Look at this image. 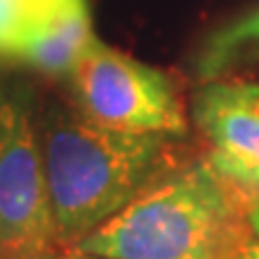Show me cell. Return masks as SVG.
Instances as JSON below:
<instances>
[{
	"mask_svg": "<svg viewBox=\"0 0 259 259\" xmlns=\"http://www.w3.org/2000/svg\"><path fill=\"white\" fill-rule=\"evenodd\" d=\"M247 223H250L252 238L259 240V194L250 199V206H247Z\"/></svg>",
	"mask_w": 259,
	"mask_h": 259,
	"instance_id": "10",
	"label": "cell"
},
{
	"mask_svg": "<svg viewBox=\"0 0 259 259\" xmlns=\"http://www.w3.org/2000/svg\"><path fill=\"white\" fill-rule=\"evenodd\" d=\"M56 247L41 139L24 101L0 94V259H48Z\"/></svg>",
	"mask_w": 259,
	"mask_h": 259,
	"instance_id": "4",
	"label": "cell"
},
{
	"mask_svg": "<svg viewBox=\"0 0 259 259\" xmlns=\"http://www.w3.org/2000/svg\"><path fill=\"white\" fill-rule=\"evenodd\" d=\"M48 259H111V257L94 254V252H82V250H74V247H63L60 252H53Z\"/></svg>",
	"mask_w": 259,
	"mask_h": 259,
	"instance_id": "9",
	"label": "cell"
},
{
	"mask_svg": "<svg viewBox=\"0 0 259 259\" xmlns=\"http://www.w3.org/2000/svg\"><path fill=\"white\" fill-rule=\"evenodd\" d=\"M192 115L209 144L206 161L247 197L259 194V84L211 79L194 94Z\"/></svg>",
	"mask_w": 259,
	"mask_h": 259,
	"instance_id": "5",
	"label": "cell"
},
{
	"mask_svg": "<svg viewBox=\"0 0 259 259\" xmlns=\"http://www.w3.org/2000/svg\"><path fill=\"white\" fill-rule=\"evenodd\" d=\"M235 259H259V240L247 242V245L242 247V252Z\"/></svg>",
	"mask_w": 259,
	"mask_h": 259,
	"instance_id": "11",
	"label": "cell"
},
{
	"mask_svg": "<svg viewBox=\"0 0 259 259\" xmlns=\"http://www.w3.org/2000/svg\"><path fill=\"white\" fill-rule=\"evenodd\" d=\"M70 77L77 111L101 127L170 137L187 132L176 79L96 36Z\"/></svg>",
	"mask_w": 259,
	"mask_h": 259,
	"instance_id": "3",
	"label": "cell"
},
{
	"mask_svg": "<svg viewBox=\"0 0 259 259\" xmlns=\"http://www.w3.org/2000/svg\"><path fill=\"white\" fill-rule=\"evenodd\" d=\"M84 5L87 0H0V58L19 60L31 41Z\"/></svg>",
	"mask_w": 259,
	"mask_h": 259,
	"instance_id": "7",
	"label": "cell"
},
{
	"mask_svg": "<svg viewBox=\"0 0 259 259\" xmlns=\"http://www.w3.org/2000/svg\"><path fill=\"white\" fill-rule=\"evenodd\" d=\"M247 46H259V10L235 19L233 24L221 29L211 38V44H209L202 58L204 74L209 77V74L221 72L223 67L231 63V58L238 56Z\"/></svg>",
	"mask_w": 259,
	"mask_h": 259,
	"instance_id": "8",
	"label": "cell"
},
{
	"mask_svg": "<svg viewBox=\"0 0 259 259\" xmlns=\"http://www.w3.org/2000/svg\"><path fill=\"white\" fill-rule=\"evenodd\" d=\"M41 151L60 247H72L185 163L170 135L118 132L65 108L46 115Z\"/></svg>",
	"mask_w": 259,
	"mask_h": 259,
	"instance_id": "1",
	"label": "cell"
},
{
	"mask_svg": "<svg viewBox=\"0 0 259 259\" xmlns=\"http://www.w3.org/2000/svg\"><path fill=\"white\" fill-rule=\"evenodd\" d=\"M92 41V19H89V8L84 5L58 19L46 34L31 41L17 63H27L44 74H56V77L72 74L84 53L89 51Z\"/></svg>",
	"mask_w": 259,
	"mask_h": 259,
	"instance_id": "6",
	"label": "cell"
},
{
	"mask_svg": "<svg viewBox=\"0 0 259 259\" xmlns=\"http://www.w3.org/2000/svg\"><path fill=\"white\" fill-rule=\"evenodd\" d=\"M247 206L206 158L185 161L72 247L111 259H235L252 242Z\"/></svg>",
	"mask_w": 259,
	"mask_h": 259,
	"instance_id": "2",
	"label": "cell"
}]
</instances>
